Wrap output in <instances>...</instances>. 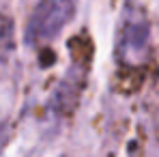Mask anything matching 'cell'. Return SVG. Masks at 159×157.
<instances>
[{
    "instance_id": "3957f363",
    "label": "cell",
    "mask_w": 159,
    "mask_h": 157,
    "mask_svg": "<svg viewBox=\"0 0 159 157\" xmlns=\"http://www.w3.org/2000/svg\"><path fill=\"white\" fill-rule=\"evenodd\" d=\"M13 24L7 15L0 13V60H4L13 50Z\"/></svg>"
},
{
    "instance_id": "7a4b0ae2",
    "label": "cell",
    "mask_w": 159,
    "mask_h": 157,
    "mask_svg": "<svg viewBox=\"0 0 159 157\" xmlns=\"http://www.w3.org/2000/svg\"><path fill=\"white\" fill-rule=\"evenodd\" d=\"M146 22L140 13L127 11L125 13V24H123V37H120V52L125 60H138L140 54L146 48Z\"/></svg>"
},
{
    "instance_id": "6da1fadb",
    "label": "cell",
    "mask_w": 159,
    "mask_h": 157,
    "mask_svg": "<svg viewBox=\"0 0 159 157\" xmlns=\"http://www.w3.org/2000/svg\"><path fill=\"white\" fill-rule=\"evenodd\" d=\"M71 17H73V0H39L28 24L30 41L54 39L69 24Z\"/></svg>"
}]
</instances>
